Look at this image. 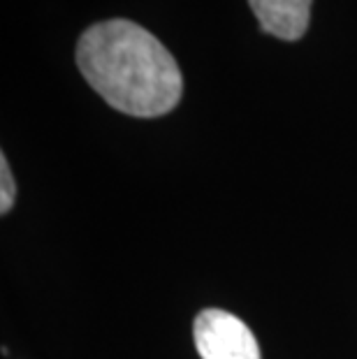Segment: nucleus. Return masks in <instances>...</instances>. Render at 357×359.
I'll use <instances>...</instances> for the list:
<instances>
[{
  "label": "nucleus",
  "mask_w": 357,
  "mask_h": 359,
  "mask_svg": "<svg viewBox=\"0 0 357 359\" xmlns=\"http://www.w3.org/2000/svg\"><path fill=\"white\" fill-rule=\"evenodd\" d=\"M77 65L90 88L128 116H163L184 93V79L172 53L147 28L128 19L90 26L79 37Z\"/></svg>",
  "instance_id": "nucleus-1"
},
{
  "label": "nucleus",
  "mask_w": 357,
  "mask_h": 359,
  "mask_svg": "<svg viewBox=\"0 0 357 359\" xmlns=\"http://www.w3.org/2000/svg\"><path fill=\"white\" fill-rule=\"evenodd\" d=\"M193 339L202 359H260L253 332L227 311H202L193 323Z\"/></svg>",
  "instance_id": "nucleus-2"
},
{
  "label": "nucleus",
  "mask_w": 357,
  "mask_h": 359,
  "mask_svg": "<svg viewBox=\"0 0 357 359\" xmlns=\"http://www.w3.org/2000/svg\"><path fill=\"white\" fill-rule=\"evenodd\" d=\"M248 5L264 33L278 40L295 42L307 33L311 0H248Z\"/></svg>",
  "instance_id": "nucleus-3"
},
{
  "label": "nucleus",
  "mask_w": 357,
  "mask_h": 359,
  "mask_svg": "<svg viewBox=\"0 0 357 359\" xmlns=\"http://www.w3.org/2000/svg\"><path fill=\"white\" fill-rule=\"evenodd\" d=\"M0 213H10L12 204H14V195H17V186H14V177H12V170L7 165V158L0 156Z\"/></svg>",
  "instance_id": "nucleus-4"
}]
</instances>
